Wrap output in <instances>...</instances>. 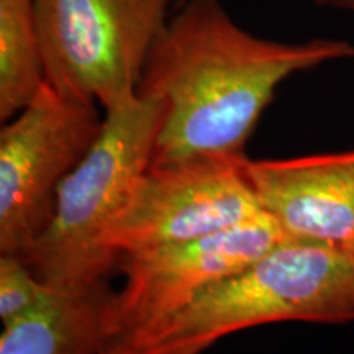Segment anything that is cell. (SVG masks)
Returning <instances> with one entry per match:
<instances>
[{"mask_svg": "<svg viewBox=\"0 0 354 354\" xmlns=\"http://www.w3.org/2000/svg\"><path fill=\"white\" fill-rule=\"evenodd\" d=\"M183 2H184V0H177V6H179V3H183ZM315 2L320 3V6L336 8V10L354 13V0H315Z\"/></svg>", "mask_w": 354, "mask_h": 354, "instance_id": "obj_12", "label": "cell"}, {"mask_svg": "<svg viewBox=\"0 0 354 354\" xmlns=\"http://www.w3.org/2000/svg\"><path fill=\"white\" fill-rule=\"evenodd\" d=\"M284 241L271 216L263 215L201 240L122 256L118 271L125 279L110 297L102 354L166 322Z\"/></svg>", "mask_w": 354, "mask_h": 354, "instance_id": "obj_7", "label": "cell"}, {"mask_svg": "<svg viewBox=\"0 0 354 354\" xmlns=\"http://www.w3.org/2000/svg\"><path fill=\"white\" fill-rule=\"evenodd\" d=\"M97 104L44 82L0 130V254L25 258L55 214L57 190L100 135Z\"/></svg>", "mask_w": 354, "mask_h": 354, "instance_id": "obj_5", "label": "cell"}, {"mask_svg": "<svg viewBox=\"0 0 354 354\" xmlns=\"http://www.w3.org/2000/svg\"><path fill=\"white\" fill-rule=\"evenodd\" d=\"M41 48L33 0H0V120L32 102L43 84Z\"/></svg>", "mask_w": 354, "mask_h": 354, "instance_id": "obj_10", "label": "cell"}, {"mask_svg": "<svg viewBox=\"0 0 354 354\" xmlns=\"http://www.w3.org/2000/svg\"><path fill=\"white\" fill-rule=\"evenodd\" d=\"M48 284L43 282L30 264L17 254H0V320L12 322L33 308Z\"/></svg>", "mask_w": 354, "mask_h": 354, "instance_id": "obj_11", "label": "cell"}, {"mask_svg": "<svg viewBox=\"0 0 354 354\" xmlns=\"http://www.w3.org/2000/svg\"><path fill=\"white\" fill-rule=\"evenodd\" d=\"M112 292L107 279L87 286H48L33 308L3 323L0 354H102Z\"/></svg>", "mask_w": 354, "mask_h": 354, "instance_id": "obj_9", "label": "cell"}, {"mask_svg": "<svg viewBox=\"0 0 354 354\" xmlns=\"http://www.w3.org/2000/svg\"><path fill=\"white\" fill-rule=\"evenodd\" d=\"M354 59V44L256 37L220 0H184L154 43L138 95L161 100L154 165L198 156L245 158L277 87L299 73Z\"/></svg>", "mask_w": 354, "mask_h": 354, "instance_id": "obj_1", "label": "cell"}, {"mask_svg": "<svg viewBox=\"0 0 354 354\" xmlns=\"http://www.w3.org/2000/svg\"><path fill=\"white\" fill-rule=\"evenodd\" d=\"M44 79L104 110L138 94L172 0H33Z\"/></svg>", "mask_w": 354, "mask_h": 354, "instance_id": "obj_4", "label": "cell"}, {"mask_svg": "<svg viewBox=\"0 0 354 354\" xmlns=\"http://www.w3.org/2000/svg\"><path fill=\"white\" fill-rule=\"evenodd\" d=\"M287 322L354 323V253L281 243L166 322L104 354H203L240 331Z\"/></svg>", "mask_w": 354, "mask_h": 354, "instance_id": "obj_2", "label": "cell"}, {"mask_svg": "<svg viewBox=\"0 0 354 354\" xmlns=\"http://www.w3.org/2000/svg\"><path fill=\"white\" fill-rule=\"evenodd\" d=\"M245 172L263 212L287 240L354 253V149L248 158Z\"/></svg>", "mask_w": 354, "mask_h": 354, "instance_id": "obj_8", "label": "cell"}, {"mask_svg": "<svg viewBox=\"0 0 354 354\" xmlns=\"http://www.w3.org/2000/svg\"><path fill=\"white\" fill-rule=\"evenodd\" d=\"M246 159L198 156L151 162L102 245L122 259L261 218L266 214L245 172Z\"/></svg>", "mask_w": 354, "mask_h": 354, "instance_id": "obj_6", "label": "cell"}, {"mask_svg": "<svg viewBox=\"0 0 354 354\" xmlns=\"http://www.w3.org/2000/svg\"><path fill=\"white\" fill-rule=\"evenodd\" d=\"M165 104L136 94L104 112L95 143L57 190L55 214L25 256L53 287L105 281L120 258L102 245L133 187L151 166Z\"/></svg>", "mask_w": 354, "mask_h": 354, "instance_id": "obj_3", "label": "cell"}]
</instances>
